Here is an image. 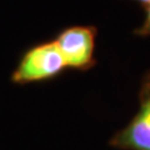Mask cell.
I'll return each instance as SVG.
<instances>
[{"instance_id":"6da1fadb","label":"cell","mask_w":150,"mask_h":150,"mask_svg":"<svg viewBox=\"0 0 150 150\" xmlns=\"http://www.w3.org/2000/svg\"><path fill=\"white\" fill-rule=\"evenodd\" d=\"M67 64L54 40L43 41L28 48L11 73L10 80L18 85L46 81L62 75Z\"/></svg>"},{"instance_id":"7a4b0ae2","label":"cell","mask_w":150,"mask_h":150,"mask_svg":"<svg viewBox=\"0 0 150 150\" xmlns=\"http://www.w3.org/2000/svg\"><path fill=\"white\" fill-rule=\"evenodd\" d=\"M98 29L93 25L65 28L55 36V44L63 55L67 68L86 71L96 64L94 58Z\"/></svg>"},{"instance_id":"3957f363","label":"cell","mask_w":150,"mask_h":150,"mask_svg":"<svg viewBox=\"0 0 150 150\" xmlns=\"http://www.w3.org/2000/svg\"><path fill=\"white\" fill-rule=\"evenodd\" d=\"M110 145L121 150H150V70L142 81L137 114L114 134Z\"/></svg>"},{"instance_id":"277c9868","label":"cell","mask_w":150,"mask_h":150,"mask_svg":"<svg viewBox=\"0 0 150 150\" xmlns=\"http://www.w3.org/2000/svg\"><path fill=\"white\" fill-rule=\"evenodd\" d=\"M144 9H145L144 23L139 28H137V29L134 30V35L146 38V36H150V4L148 6H145Z\"/></svg>"},{"instance_id":"5b68a950","label":"cell","mask_w":150,"mask_h":150,"mask_svg":"<svg viewBox=\"0 0 150 150\" xmlns=\"http://www.w3.org/2000/svg\"><path fill=\"white\" fill-rule=\"evenodd\" d=\"M134 1H137V3H139L140 5H143L144 8L145 6H148L149 4H150V0H134Z\"/></svg>"}]
</instances>
